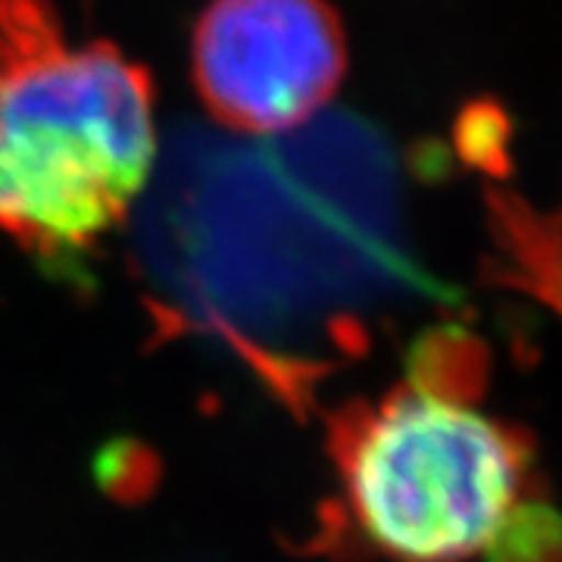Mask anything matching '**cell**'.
<instances>
[{"label": "cell", "mask_w": 562, "mask_h": 562, "mask_svg": "<svg viewBox=\"0 0 562 562\" xmlns=\"http://www.w3.org/2000/svg\"><path fill=\"white\" fill-rule=\"evenodd\" d=\"M487 222L506 281L528 288L562 316V201L535 206L516 191H487Z\"/></svg>", "instance_id": "4"}, {"label": "cell", "mask_w": 562, "mask_h": 562, "mask_svg": "<svg viewBox=\"0 0 562 562\" xmlns=\"http://www.w3.org/2000/svg\"><path fill=\"white\" fill-rule=\"evenodd\" d=\"M347 76V35L328 0H210L191 38L206 113L241 135L313 120Z\"/></svg>", "instance_id": "3"}, {"label": "cell", "mask_w": 562, "mask_h": 562, "mask_svg": "<svg viewBox=\"0 0 562 562\" xmlns=\"http://www.w3.org/2000/svg\"><path fill=\"white\" fill-rule=\"evenodd\" d=\"M157 157L154 79L116 44H69L50 0H0V232L85 269Z\"/></svg>", "instance_id": "1"}, {"label": "cell", "mask_w": 562, "mask_h": 562, "mask_svg": "<svg viewBox=\"0 0 562 562\" xmlns=\"http://www.w3.org/2000/svg\"><path fill=\"white\" fill-rule=\"evenodd\" d=\"M491 562H562V519L543 503H519L497 543Z\"/></svg>", "instance_id": "5"}, {"label": "cell", "mask_w": 562, "mask_h": 562, "mask_svg": "<svg viewBox=\"0 0 562 562\" xmlns=\"http://www.w3.org/2000/svg\"><path fill=\"white\" fill-rule=\"evenodd\" d=\"M482 362L462 335H431L406 379L328 425L338 528L387 562L487 557L525 501L528 443L475 406Z\"/></svg>", "instance_id": "2"}]
</instances>
